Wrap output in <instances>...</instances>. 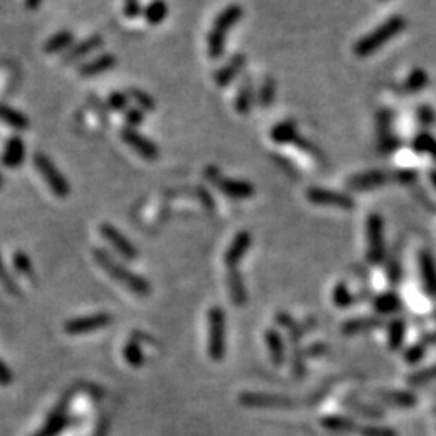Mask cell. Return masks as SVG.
<instances>
[{
  "instance_id": "cell-1",
  "label": "cell",
  "mask_w": 436,
  "mask_h": 436,
  "mask_svg": "<svg viewBox=\"0 0 436 436\" xmlns=\"http://www.w3.org/2000/svg\"><path fill=\"white\" fill-rule=\"evenodd\" d=\"M92 255H94L97 264H99L111 278L118 281L120 284H123L126 289L131 291V293L136 296L150 294V284L147 281H145L143 276L133 273V271L126 269L125 265H121L118 260H115L113 257L109 254V252L96 247V249L92 251Z\"/></svg>"
},
{
  "instance_id": "cell-2",
  "label": "cell",
  "mask_w": 436,
  "mask_h": 436,
  "mask_svg": "<svg viewBox=\"0 0 436 436\" xmlns=\"http://www.w3.org/2000/svg\"><path fill=\"white\" fill-rule=\"evenodd\" d=\"M242 15H244V10H242L241 5L237 3L228 5V7L223 8L221 12L217 15L215 21L212 24L210 33H208L207 36V51L208 57H210L212 60L221 58L223 52H225L226 34L237 21H239Z\"/></svg>"
},
{
  "instance_id": "cell-3",
  "label": "cell",
  "mask_w": 436,
  "mask_h": 436,
  "mask_svg": "<svg viewBox=\"0 0 436 436\" xmlns=\"http://www.w3.org/2000/svg\"><path fill=\"white\" fill-rule=\"evenodd\" d=\"M406 28V18L402 15H392L391 18H388L385 23H381L380 26L373 29L372 33H368L362 39H358L354 46V53L358 58H365L372 55L373 52H376L381 46H385L388 41H391L392 37L397 36L404 31Z\"/></svg>"
},
{
  "instance_id": "cell-4",
  "label": "cell",
  "mask_w": 436,
  "mask_h": 436,
  "mask_svg": "<svg viewBox=\"0 0 436 436\" xmlns=\"http://www.w3.org/2000/svg\"><path fill=\"white\" fill-rule=\"evenodd\" d=\"M367 235V264L372 266L381 265L386 259L385 246V223L378 213H370L365 225Z\"/></svg>"
},
{
  "instance_id": "cell-5",
  "label": "cell",
  "mask_w": 436,
  "mask_h": 436,
  "mask_svg": "<svg viewBox=\"0 0 436 436\" xmlns=\"http://www.w3.org/2000/svg\"><path fill=\"white\" fill-rule=\"evenodd\" d=\"M34 167L37 168V172L41 173L44 181L47 183V186L51 188V191L55 194L58 199H65L70 194V184L68 179L63 176V173L57 168V165L52 162V158L48 155L37 152L33 157Z\"/></svg>"
},
{
  "instance_id": "cell-6",
  "label": "cell",
  "mask_w": 436,
  "mask_h": 436,
  "mask_svg": "<svg viewBox=\"0 0 436 436\" xmlns=\"http://www.w3.org/2000/svg\"><path fill=\"white\" fill-rule=\"evenodd\" d=\"M206 178L212 184L220 189L223 194H226L228 197L237 199V201H242V199H249L255 194V188L252 186L249 181H244V179H233V178H225L221 176L220 170L215 167H208L206 170Z\"/></svg>"
},
{
  "instance_id": "cell-7",
  "label": "cell",
  "mask_w": 436,
  "mask_h": 436,
  "mask_svg": "<svg viewBox=\"0 0 436 436\" xmlns=\"http://www.w3.org/2000/svg\"><path fill=\"white\" fill-rule=\"evenodd\" d=\"M225 356V312L220 307H212L208 312V357L221 361Z\"/></svg>"
},
{
  "instance_id": "cell-8",
  "label": "cell",
  "mask_w": 436,
  "mask_h": 436,
  "mask_svg": "<svg viewBox=\"0 0 436 436\" xmlns=\"http://www.w3.org/2000/svg\"><path fill=\"white\" fill-rule=\"evenodd\" d=\"M242 406L254 407V409H294L299 401L291 399L288 396L266 394V392H242L239 396Z\"/></svg>"
},
{
  "instance_id": "cell-9",
  "label": "cell",
  "mask_w": 436,
  "mask_h": 436,
  "mask_svg": "<svg viewBox=\"0 0 436 436\" xmlns=\"http://www.w3.org/2000/svg\"><path fill=\"white\" fill-rule=\"evenodd\" d=\"M372 401H375L378 406H390L397 409H412L419 402L415 392L404 390H373L368 392Z\"/></svg>"
},
{
  "instance_id": "cell-10",
  "label": "cell",
  "mask_w": 436,
  "mask_h": 436,
  "mask_svg": "<svg viewBox=\"0 0 436 436\" xmlns=\"http://www.w3.org/2000/svg\"><path fill=\"white\" fill-rule=\"evenodd\" d=\"M309 202L315 203V206H327V207H338L343 210H351L354 207V199L344 192L331 191V189H323V188H309L307 192Z\"/></svg>"
},
{
  "instance_id": "cell-11",
  "label": "cell",
  "mask_w": 436,
  "mask_h": 436,
  "mask_svg": "<svg viewBox=\"0 0 436 436\" xmlns=\"http://www.w3.org/2000/svg\"><path fill=\"white\" fill-rule=\"evenodd\" d=\"M121 139L125 140L126 145H129L136 154H139L140 157L149 160V162H155L158 158L160 150L157 144L149 138H145L144 134H140L134 128H125L121 129Z\"/></svg>"
},
{
  "instance_id": "cell-12",
  "label": "cell",
  "mask_w": 436,
  "mask_h": 436,
  "mask_svg": "<svg viewBox=\"0 0 436 436\" xmlns=\"http://www.w3.org/2000/svg\"><path fill=\"white\" fill-rule=\"evenodd\" d=\"M110 322H111L110 315L107 312H100L96 315H87V317L68 320V322L63 325V329H65V333L68 334H86L109 327Z\"/></svg>"
},
{
  "instance_id": "cell-13",
  "label": "cell",
  "mask_w": 436,
  "mask_h": 436,
  "mask_svg": "<svg viewBox=\"0 0 436 436\" xmlns=\"http://www.w3.org/2000/svg\"><path fill=\"white\" fill-rule=\"evenodd\" d=\"M99 231L102 237H104L120 255H123L125 259L134 260L136 257H138V249H136L133 242H131L120 230H116L113 225H110V223H102Z\"/></svg>"
},
{
  "instance_id": "cell-14",
  "label": "cell",
  "mask_w": 436,
  "mask_h": 436,
  "mask_svg": "<svg viewBox=\"0 0 436 436\" xmlns=\"http://www.w3.org/2000/svg\"><path fill=\"white\" fill-rule=\"evenodd\" d=\"M344 409L351 412V417H361V419L367 420H381L385 419V410L381 409L378 404H372V402L363 401L362 397L356 394H349L343 399L341 404Z\"/></svg>"
},
{
  "instance_id": "cell-15",
  "label": "cell",
  "mask_w": 436,
  "mask_h": 436,
  "mask_svg": "<svg viewBox=\"0 0 436 436\" xmlns=\"http://www.w3.org/2000/svg\"><path fill=\"white\" fill-rule=\"evenodd\" d=\"M419 270L426 296L436 299V262L428 251H421L419 254Z\"/></svg>"
},
{
  "instance_id": "cell-16",
  "label": "cell",
  "mask_w": 436,
  "mask_h": 436,
  "mask_svg": "<svg viewBox=\"0 0 436 436\" xmlns=\"http://www.w3.org/2000/svg\"><path fill=\"white\" fill-rule=\"evenodd\" d=\"M386 328L385 318L380 315H370V317H357L351 318L343 323L341 331L346 336H354V334H362L368 331H375V329Z\"/></svg>"
},
{
  "instance_id": "cell-17",
  "label": "cell",
  "mask_w": 436,
  "mask_h": 436,
  "mask_svg": "<svg viewBox=\"0 0 436 436\" xmlns=\"http://www.w3.org/2000/svg\"><path fill=\"white\" fill-rule=\"evenodd\" d=\"M68 424H70V419L66 415V399H63L58 402V406L53 409L51 417L42 425V428L33 436H57L66 428Z\"/></svg>"
},
{
  "instance_id": "cell-18",
  "label": "cell",
  "mask_w": 436,
  "mask_h": 436,
  "mask_svg": "<svg viewBox=\"0 0 436 436\" xmlns=\"http://www.w3.org/2000/svg\"><path fill=\"white\" fill-rule=\"evenodd\" d=\"M388 181V174L380 170H372V172L358 173L354 174L352 178H349L347 188L351 191H370V189H376L385 186Z\"/></svg>"
},
{
  "instance_id": "cell-19",
  "label": "cell",
  "mask_w": 436,
  "mask_h": 436,
  "mask_svg": "<svg viewBox=\"0 0 436 436\" xmlns=\"http://www.w3.org/2000/svg\"><path fill=\"white\" fill-rule=\"evenodd\" d=\"M251 242H252V236L249 231L237 233L225 254V265L228 266V269L230 270L236 269V265L239 264V262L242 260V257H244L247 254V251H249Z\"/></svg>"
},
{
  "instance_id": "cell-20",
  "label": "cell",
  "mask_w": 436,
  "mask_h": 436,
  "mask_svg": "<svg viewBox=\"0 0 436 436\" xmlns=\"http://www.w3.org/2000/svg\"><path fill=\"white\" fill-rule=\"evenodd\" d=\"M244 66H246V55L244 53H236V55H233L230 60H228L225 65L220 68V70L215 71V75H213V81H215V84L220 87L231 84V82L236 80V76L244 70Z\"/></svg>"
},
{
  "instance_id": "cell-21",
  "label": "cell",
  "mask_w": 436,
  "mask_h": 436,
  "mask_svg": "<svg viewBox=\"0 0 436 436\" xmlns=\"http://www.w3.org/2000/svg\"><path fill=\"white\" fill-rule=\"evenodd\" d=\"M320 425L336 435H357L358 430V421L351 415H325Z\"/></svg>"
},
{
  "instance_id": "cell-22",
  "label": "cell",
  "mask_w": 436,
  "mask_h": 436,
  "mask_svg": "<svg viewBox=\"0 0 436 436\" xmlns=\"http://www.w3.org/2000/svg\"><path fill=\"white\" fill-rule=\"evenodd\" d=\"M26 157V145L24 140L18 136L7 139V143L3 145V154H2V162L5 167L8 168H17L24 162Z\"/></svg>"
},
{
  "instance_id": "cell-23",
  "label": "cell",
  "mask_w": 436,
  "mask_h": 436,
  "mask_svg": "<svg viewBox=\"0 0 436 436\" xmlns=\"http://www.w3.org/2000/svg\"><path fill=\"white\" fill-rule=\"evenodd\" d=\"M372 305L380 317L399 314L404 309V302H402L401 296L394 293V291H386V293L375 296V299L372 300Z\"/></svg>"
},
{
  "instance_id": "cell-24",
  "label": "cell",
  "mask_w": 436,
  "mask_h": 436,
  "mask_svg": "<svg viewBox=\"0 0 436 436\" xmlns=\"http://www.w3.org/2000/svg\"><path fill=\"white\" fill-rule=\"evenodd\" d=\"M102 46H104V41H102V37L94 34V36L86 37L84 41L75 44V46H73L70 51L66 52V55L63 57V62L65 63L80 62V60H82V58H86L87 55H91L92 52L99 51Z\"/></svg>"
},
{
  "instance_id": "cell-25",
  "label": "cell",
  "mask_w": 436,
  "mask_h": 436,
  "mask_svg": "<svg viewBox=\"0 0 436 436\" xmlns=\"http://www.w3.org/2000/svg\"><path fill=\"white\" fill-rule=\"evenodd\" d=\"M116 65V57L111 55V53H102V55H97L92 60L82 63L80 68V75L82 78H91L102 75V73L110 71L111 68Z\"/></svg>"
},
{
  "instance_id": "cell-26",
  "label": "cell",
  "mask_w": 436,
  "mask_h": 436,
  "mask_svg": "<svg viewBox=\"0 0 436 436\" xmlns=\"http://www.w3.org/2000/svg\"><path fill=\"white\" fill-rule=\"evenodd\" d=\"M265 344L269 347L270 361L275 367H281L286 362V344L281 334L276 329H266Z\"/></svg>"
},
{
  "instance_id": "cell-27",
  "label": "cell",
  "mask_w": 436,
  "mask_h": 436,
  "mask_svg": "<svg viewBox=\"0 0 436 436\" xmlns=\"http://www.w3.org/2000/svg\"><path fill=\"white\" fill-rule=\"evenodd\" d=\"M270 138L276 144H294L299 139L298 123L294 120L280 121L271 128Z\"/></svg>"
},
{
  "instance_id": "cell-28",
  "label": "cell",
  "mask_w": 436,
  "mask_h": 436,
  "mask_svg": "<svg viewBox=\"0 0 436 436\" xmlns=\"http://www.w3.org/2000/svg\"><path fill=\"white\" fill-rule=\"evenodd\" d=\"M378 126H380V150L381 152H392L399 144L394 136L391 134V111L383 110L378 116Z\"/></svg>"
},
{
  "instance_id": "cell-29",
  "label": "cell",
  "mask_w": 436,
  "mask_h": 436,
  "mask_svg": "<svg viewBox=\"0 0 436 436\" xmlns=\"http://www.w3.org/2000/svg\"><path fill=\"white\" fill-rule=\"evenodd\" d=\"M385 271H386V281L390 286H397L402 280V262H401V251L399 247L394 246L390 254H386L385 259Z\"/></svg>"
},
{
  "instance_id": "cell-30",
  "label": "cell",
  "mask_w": 436,
  "mask_h": 436,
  "mask_svg": "<svg viewBox=\"0 0 436 436\" xmlns=\"http://www.w3.org/2000/svg\"><path fill=\"white\" fill-rule=\"evenodd\" d=\"M228 286H230V296L233 299V304L237 305V307H244L247 304V289L246 283L242 280V275L235 270H230V275H228Z\"/></svg>"
},
{
  "instance_id": "cell-31",
  "label": "cell",
  "mask_w": 436,
  "mask_h": 436,
  "mask_svg": "<svg viewBox=\"0 0 436 436\" xmlns=\"http://www.w3.org/2000/svg\"><path fill=\"white\" fill-rule=\"evenodd\" d=\"M73 46H75V34L68 29H63V31L53 34L51 39H47V42L44 44V51L47 53H60L70 51Z\"/></svg>"
},
{
  "instance_id": "cell-32",
  "label": "cell",
  "mask_w": 436,
  "mask_h": 436,
  "mask_svg": "<svg viewBox=\"0 0 436 436\" xmlns=\"http://www.w3.org/2000/svg\"><path fill=\"white\" fill-rule=\"evenodd\" d=\"M406 328L407 323L404 318H392L390 323H386V331H388V346L391 351H399L404 344L406 338Z\"/></svg>"
},
{
  "instance_id": "cell-33",
  "label": "cell",
  "mask_w": 436,
  "mask_h": 436,
  "mask_svg": "<svg viewBox=\"0 0 436 436\" xmlns=\"http://www.w3.org/2000/svg\"><path fill=\"white\" fill-rule=\"evenodd\" d=\"M252 104H254V87H252L251 78H246V80L242 81L239 91H237L235 102L236 111L239 115H247L252 109Z\"/></svg>"
},
{
  "instance_id": "cell-34",
  "label": "cell",
  "mask_w": 436,
  "mask_h": 436,
  "mask_svg": "<svg viewBox=\"0 0 436 436\" xmlns=\"http://www.w3.org/2000/svg\"><path fill=\"white\" fill-rule=\"evenodd\" d=\"M0 121H3L5 125L12 126V128L19 131L29 128L28 116L7 105H0Z\"/></svg>"
},
{
  "instance_id": "cell-35",
  "label": "cell",
  "mask_w": 436,
  "mask_h": 436,
  "mask_svg": "<svg viewBox=\"0 0 436 436\" xmlns=\"http://www.w3.org/2000/svg\"><path fill=\"white\" fill-rule=\"evenodd\" d=\"M143 13H144L145 21H147L149 24H154V26H157V24L165 21V18H167L168 5L165 0H150Z\"/></svg>"
},
{
  "instance_id": "cell-36",
  "label": "cell",
  "mask_w": 436,
  "mask_h": 436,
  "mask_svg": "<svg viewBox=\"0 0 436 436\" xmlns=\"http://www.w3.org/2000/svg\"><path fill=\"white\" fill-rule=\"evenodd\" d=\"M331 299H333V304L336 305L338 309H347L356 304V298H354L352 291L349 289L346 281H339V283L334 284Z\"/></svg>"
},
{
  "instance_id": "cell-37",
  "label": "cell",
  "mask_w": 436,
  "mask_h": 436,
  "mask_svg": "<svg viewBox=\"0 0 436 436\" xmlns=\"http://www.w3.org/2000/svg\"><path fill=\"white\" fill-rule=\"evenodd\" d=\"M276 96V81L273 76H265L264 82H262L259 96H257V102L262 109H270L271 104H273Z\"/></svg>"
},
{
  "instance_id": "cell-38",
  "label": "cell",
  "mask_w": 436,
  "mask_h": 436,
  "mask_svg": "<svg viewBox=\"0 0 436 436\" xmlns=\"http://www.w3.org/2000/svg\"><path fill=\"white\" fill-rule=\"evenodd\" d=\"M431 381H436V363L431 367L420 368V370L410 373V375L406 378V383L412 388L430 385Z\"/></svg>"
},
{
  "instance_id": "cell-39",
  "label": "cell",
  "mask_w": 436,
  "mask_h": 436,
  "mask_svg": "<svg viewBox=\"0 0 436 436\" xmlns=\"http://www.w3.org/2000/svg\"><path fill=\"white\" fill-rule=\"evenodd\" d=\"M428 73L424 68H414L406 80V89L409 92H419L428 86Z\"/></svg>"
},
{
  "instance_id": "cell-40",
  "label": "cell",
  "mask_w": 436,
  "mask_h": 436,
  "mask_svg": "<svg viewBox=\"0 0 436 436\" xmlns=\"http://www.w3.org/2000/svg\"><path fill=\"white\" fill-rule=\"evenodd\" d=\"M129 97V100H133L136 107L143 111H154L155 110V100L154 97L144 92L143 89H138V87H129L128 92H126Z\"/></svg>"
},
{
  "instance_id": "cell-41",
  "label": "cell",
  "mask_w": 436,
  "mask_h": 436,
  "mask_svg": "<svg viewBox=\"0 0 436 436\" xmlns=\"http://www.w3.org/2000/svg\"><path fill=\"white\" fill-rule=\"evenodd\" d=\"M415 152L420 154H430L436 160V139L428 133H420L415 136L414 143H412Z\"/></svg>"
},
{
  "instance_id": "cell-42",
  "label": "cell",
  "mask_w": 436,
  "mask_h": 436,
  "mask_svg": "<svg viewBox=\"0 0 436 436\" xmlns=\"http://www.w3.org/2000/svg\"><path fill=\"white\" fill-rule=\"evenodd\" d=\"M358 436H399L397 431L391 426H385V425H358L357 430Z\"/></svg>"
},
{
  "instance_id": "cell-43",
  "label": "cell",
  "mask_w": 436,
  "mask_h": 436,
  "mask_svg": "<svg viewBox=\"0 0 436 436\" xmlns=\"http://www.w3.org/2000/svg\"><path fill=\"white\" fill-rule=\"evenodd\" d=\"M123 356L131 367L138 368L144 363V356H143V352H140V347L136 339L126 344L123 349Z\"/></svg>"
},
{
  "instance_id": "cell-44",
  "label": "cell",
  "mask_w": 436,
  "mask_h": 436,
  "mask_svg": "<svg viewBox=\"0 0 436 436\" xmlns=\"http://www.w3.org/2000/svg\"><path fill=\"white\" fill-rule=\"evenodd\" d=\"M426 349H428V346H425L421 341L412 344V346H409L404 351V361L409 363V365H417V363H420L425 358Z\"/></svg>"
},
{
  "instance_id": "cell-45",
  "label": "cell",
  "mask_w": 436,
  "mask_h": 436,
  "mask_svg": "<svg viewBox=\"0 0 436 436\" xmlns=\"http://www.w3.org/2000/svg\"><path fill=\"white\" fill-rule=\"evenodd\" d=\"M128 104H129V97L128 94H125V92H111V94L109 96V99H107V109L109 110H113V111H125L126 109H128Z\"/></svg>"
},
{
  "instance_id": "cell-46",
  "label": "cell",
  "mask_w": 436,
  "mask_h": 436,
  "mask_svg": "<svg viewBox=\"0 0 436 436\" xmlns=\"http://www.w3.org/2000/svg\"><path fill=\"white\" fill-rule=\"evenodd\" d=\"M13 265H15V269L19 271V273L28 276V278H33V273H34L33 264H31V260H29V257L24 254V252H21V251L15 252Z\"/></svg>"
},
{
  "instance_id": "cell-47",
  "label": "cell",
  "mask_w": 436,
  "mask_h": 436,
  "mask_svg": "<svg viewBox=\"0 0 436 436\" xmlns=\"http://www.w3.org/2000/svg\"><path fill=\"white\" fill-rule=\"evenodd\" d=\"M0 283H2L3 288L7 289L10 294H15V296L19 294L18 284L15 283V280L8 275V271H7V269H5L3 262H2V257H0Z\"/></svg>"
},
{
  "instance_id": "cell-48",
  "label": "cell",
  "mask_w": 436,
  "mask_h": 436,
  "mask_svg": "<svg viewBox=\"0 0 436 436\" xmlns=\"http://www.w3.org/2000/svg\"><path fill=\"white\" fill-rule=\"evenodd\" d=\"M125 121L129 125L128 128H136V126H139L144 121V111L138 109L136 105L128 107L125 110Z\"/></svg>"
},
{
  "instance_id": "cell-49",
  "label": "cell",
  "mask_w": 436,
  "mask_h": 436,
  "mask_svg": "<svg viewBox=\"0 0 436 436\" xmlns=\"http://www.w3.org/2000/svg\"><path fill=\"white\" fill-rule=\"evenodd\" d=\"M328 352H329V347H328V344H325V343H314V344H310L307 349H304L305 358L323 357V356H327Z\"/></svg>"
},
{
  "instance_id": "cell-50",
  "label": "cell",
  "mask_w": 436,
  "mask_h": 436,
  "mask_svg": "<svg viewBox=\"0 0 436 436\" xmlns=\"http://www.w3.org/2000/svg\"><path fill=\"white\" fill-rule=\"evenodd\" d=\"M123 12L129 19L138 18L139 15L144 12L143 7H140V0H125Z\"/></svg>"
},
{
  "instance_id": "cell-51",
  "label": "cell",
  "mask_w": 436,
  "mask_h": 436,
  "mask_svg": "<svg viewBox=\"0 0 436 436\" xmlns=\"http://www.w3.org/2000/svg\"><path fill=\"white\" fill-rule=\"evenodd\" d=\"M417 118H419L420 125L430 126L435 120V111L430 105H420L419 110H417Z\"/></svg>"
},
{
  "instance_id": "cell-52",
  "label": "cell",
  "mask_w": 436,
  "mask_h": 436,
  "mask_svg": "<svg viewBox=\"0 0 436 436\" xmlns=\"http://www.w3.org/2000/svg\"><path fill=\"white\" fill-rule=\"evenodd\" d=\"M354 298H356V304H363V302H370L375 299V294H373V289L370 288L368 284H362L361 288H358V291L356 294H354Z\"/></svg>"
},
{
  "instance_id": "cell-53",
  "label": "cell",
  "mask_w": 436,
  "mask_h": 436,
  "mask_svg": "<svg viewBox=\"0 0 436 436\" xmlns=\"http://www.w3.org/2000/svg\"><path fill=\"white\" fill-rule=\"evenodd\" d=\"M396 181H399L401 184H414L417 181V172L415 170H401L394 174Z\"/></svg>"
},
{
  "instance_id": "cell-54",
  "label": "cell",
  "mask_w": 436,
  "mask_h": 436,
  "mask_svg": "<svg viewBox=\"0 0 436 436\" xmlns=\"http://www.w3.org/2000/svg\"><path fill=\"white\" fill-rule=\"evenodd\" d=\"M351 270H352V276L358 281V283L368 284V280H370V273H368V269H367L365 265H354Z\"/></svg>"
},
{
  "instance_id": "cell-55",
  "label": "cell",
  "mask_w": 436,
  "mask_h": 436,
  "mask_svg": "<svg viewBox=\"0 0 436 436\" xmlns=\"http://www.w3.org/2000/svg\"><path fill=\"white\" fill-rule=\"evenodd\" d=\"M12 380H13L12 372H10L8 367L5 365L2 361H0V385L7 386V385H10V383H12Z\"/></svg>"
},
{
  "instance_id": "cell-56",
  "label": "cell",
  "mask_w": 436,
  "mask_h": 436,
  "mask_svg": "<svg viewBox=\"0 0 436 436\" xmlns=\"http://www.w3.org/2000/svg\"><path fill=\"white\" fill-rule=\"evenodd\" d=\"M419 341H421L425 344V346H435L436 344V331H426L420 336Z\"/></svg>"
},
{
  "instance_id": "cell-57",
  "label": "cell",
  "mask_w": 436,
  "mask_h": 436,
  "mask_svg": "<svg viewBox=\"0 0 436 436\" xmlns=\"http://www.w3.org/2000/svg\"><path fill=\"white\" fill-rule=\"evenodd\" d=\"M39 3H41V0H26V7L29 10H36L39 7Z\"/></svg>"
},
{
  "instance_id": "cell-58",
  "label": "cell",
  "mask_w": 436,
  "mask_h": 436,
  "mask_svg": "<svg viewBox=\"0 0 436 436\" xmlns=\"http://www.w3.org/2000/svg\"><path fill=\"white\" fill-rule=\"evenodd\" d=\"M430 179H431V184H433L436 189V170H431L430 172Z\"/></svg>"
},
{
  "instance_id": "cell-59",
  "label": "cell",
  "mask_w": 436,
  "mask_h": 436,
  "mask_svg": "<svg viewBox=\"0 0 436 436\" xmlns=\"http://www.w3.org/2000/svg\"><path fill=\"white\" fill-rule=\"evenodd\" d=\"M431 396H435V397H436V388H435L433 391H431Z\"/></svg>"
},
{
  "instance_id": "cell-60",
  "label": "cell",
  "mask_w": 436,
  "mask_h": 436,
  "mask_svg": "<svg viewBox=\"0 0 436 436\" xmlns=\"http://www.w3.org/2000/svg\"><path fill=\"white\" fill-rule=\"evenodd\" d=\"M2 183H3V179H2V174H0V188H2Z\"/></svg>"
},
{
  "instance_id": "cell-61",
  "label": "cell",
  "mask_w": 436,
  "mask_h": 436,
  "mask_svg": "<svg viewBox=\"0 0 436 436\" xmlns=\"http://www.w3.org/2000/svg\"><path fill=\"white\" fill-rule=\"evenodd\" d=\"M433 318H435V322H436V309L433 310Z\"/></svg>"
},
{
  "instance_id": "cell-62",
  "label": "cell",
  "mask_w": 436,
  "mask_h": 436,
  "mask_svg": "<svg viewBox=\"0 0 436 436\" xmlns=\"http://www.w3.org/2000/svg\"><path fill=\"white\" fill-rule=\"evenodd\" d=\"M431 412H433V414L436 415V407H433V410H431Z\"/></svg>"
}]
</instances>
